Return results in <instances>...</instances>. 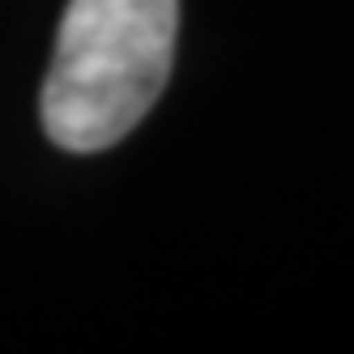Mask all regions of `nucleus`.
<instances>
[{
	"label": "nucleus",
	"mask_w": 354,
	"mask_h": 354,
	"mask_svg": "<svg viewBox=\"0 0 354 354\" xmlns=\"http://www.w3.org/2000/svg\"><path fill=\"white\" fill-rule=\"evenodd\" d=\"M180 0H68L39 115L52 145L98 154L158 103L175 60Z\"/></svg>",
	"instance_id": "f257e3e1"
}]
</instances>
